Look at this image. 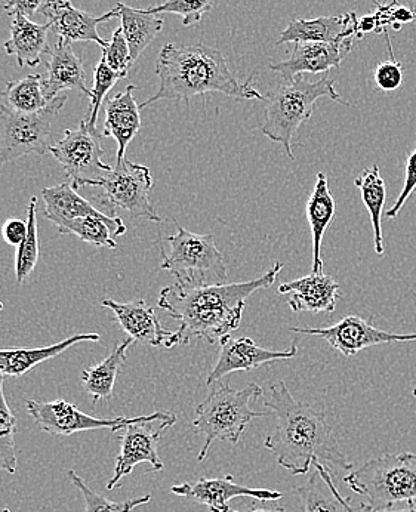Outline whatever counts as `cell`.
I'll list each match as a JSON object with an SVG mask.
<instances>
[{"label":"cell","instance_id":"1","mask_svg":"<svg viewBox=\"0 0 416 512\" xmlns=\"http://www.w3.org/2000/svg\"><path fill=\"white\" fill-rule=\"evenodd\" d=\"M264 406L276 418V428L265 437L264 447L292 476L310 473L314 462L334 470H353L350 459L340 449L335 422L328 412L298 402L283 381L271 385Z\"/></svg>","mask_w":416,"mask_h":512},{"label":"cell","instance_id":"2","mask_svg":"<svg viewBox=\"0 0 416 512\" xmlns=\"http://www.w3.org/2000/svg\"><path fill=\"white\" fill-rule=\"evenodd\" d=\"M282 268V262H274L264 276L245 283L203 288H181L175 283L162 289L157 305L180 322L184 345L189 344L191 338L217 344L239 329L249 296L271 288Z\"/></svg>","mask_w":416,"mask_h":512},{"label":"cell","instance_id":"3","mask_svg":"<svg viewBox=\"0 0 416 512\" xmlns=\"http://www.w3.org/2000/svg\"><path fill=\"white\" fill-rule=\"evenodd\" d=\"M154 72L159 77V89L146 103L140 104L141 109L162 100L189 103L191 98L211 92L236 100L265 101L264 95L252 86L254 74L240 83L228 69L223 52L203 43L183 46L168 43L160 49Z\"/></svg>","mask_w":416,"mask_h":512},{"label":"cell","instance_id":"4","mask_svg":"<svg viewBox=\"0 0 416 512\" xmlns=\"http://www.w3.org/2000/svg\"><path fill=\"white\" fill-rule=\"evenodd\" d=\"M320 98H329L335 103L350 106L335 91V80L328 73L317 82H308L303 74H300L295 77L294 82L279 86L265 97L267 104L263 134L273 143L282 144L286 156L291 160H295L292 153L295 132L311 119L314 106Z\"/></svg>","mask_w":416,"mask_h":512},{"label":"cell","instance_id":"5","mask_svg":"<svg viewBox=\"0 0 416 512\" xmlns=\"http://www.w3.org/2000/svg\"><path fill=\"white\" fill-rule=\"evenodd\" d=\"M263 396V390L257 384H248L242 390L223 384L215 388L202 403L197 406L193 427L205 437L197 461L203 462L215 440L227 441L237 446L246 427L254 419L273 415L268 412L252 410L251 403Z\"/></svg>","mask_w":416,"mask_h":512},{"label":"cell","instance_id":"6","mask_svg":"<svg viewBox=\"0 0 416 512\" xmlns=\"http://www.w3.org/2000/svg\"><path fill=\"white\" fill-rule=\"evenodd\" d=\"M344 483L372 510H393L416 499V453H385L351 470Z\"/></svg>","mask_w":416,"mask_h":512},{"label":"cell","instance_id":"7","mask_svg":"<svg viewBox=\"0 0 416 512\" xmlns=\"http://www.w3.org/2000/svg\"><path fill=\"white\" fill-rule=\"evenodd\" d=\"M169 251L160 248V268L169 271L181 288L226 285V259L212 234H196L177 224V233L166 237Z\"/></svg>","mask_w":416,"mask_h":512},{"label":"cell","instance_id":"8","mask_svg":"<svg viewBox=\"0 0 416 512\" xmlns=\"http://www.w3.org/2000/svg\"><path fill=\"white\" fill-rule=\"evenodd\" d=\"M66 95H58L38 113L23 114L0 106V166L21 157L45 156L51 143L52 122L66 106Z\"/></svg>","mask_w":416,"mask_h":512},{"label":"cell","instance_id":"9","mask_svg":"<svg viewBox=\"0 0 416 512\" xmlns=\"http://www.w3.org/2000/svg\"><path fill=\"white\" fill-rule=\"evenodd\" d=\"M86 187L101 188V203L109 206L112 211L120 209L131 218L163 221L149 199L153 178L147 166L123 159L122 162H116L109 174L100 180L89 181Z\"/></svg>","mask_w":416,"mask_h":512},{"label":"cell","instance_id":"10","mask_svg":"<svg viewBox=\"0 0 416 512\" xmlns=\"http://www.w3.org/2000/svg\"><path fill=\"white\" fill-rule=\"evenodd\" d=\"M177 416L171 412H154L149 416H138L134 422L126 425L119 433L120 452L117 455L116 467L112 480L107 483V489L113 490L119 486L123 477L129 476L137 465L147 462L153 471H162L159 441L163 431L174 427Z\"/></svg>","mask_w":416,"mask_h":512},{"label":"cell","instance_id":"11","mask_svg":"<svg viewBox=\"0 0 416 512\" xmlns=\"http://www.w3.org/2000/svg\"><path fill=\"white\" fill-rule=\"evenodd\" d=\"M103 138V132L82 120L76 129H66L63 140L49 148L76 190L112 171V166L103 162Z\"/></svg>","mask_w":416,"mask_h":512},{"label":"cell","instance_id":"12","mask_svg":"<svg viewBox=\"0 0 416 512\" xmlns=\"http://www.w3.org/2000/svg\"><path fill=\"white\" fill-rule=\"evenodd\" d=\"M27 412L40 430L52 436H73L83 431L103 430L109 428L113 433L125 428L135 421L125 416L119 418H94L79 410V407L66 400H54V402H38L27 400Z\"/></svg>","mask_w":416,"mask_h":512},{"label":"cell","instance_id":"13","mask_svg":"<svg viewBox=\"0 0 416 512\" xmlns=\"http://www.w3.org/2000/svg\"><path fill=\"white\" fill-rule=\"evenodd\" d=\"M289 330L300 333V335L319 336L345 357L356 356L360 351L379 344L416 341V333L385 332V330L374 328L366 320L357 316L344 317L337 325L329 326V328L292 326Z\"/></svg>","mask_w":416,"mask_h":512},{"label":"cell","instance_id":"14","mask_svg":"<svg viewBox=\"0 0 416 512\" xmlns=\"http://www.w3.org/2000/svg\"><path fill=\"white\" fill-rule=\"evenodd\" d=\"M220 345L221 351L217 365L206 379L208 387H211L214 382L226 378L227 375H231V373L251 372V370L263 365L294 359L298 354V347L295 344L288 350H265L248 336L233 339L230 335H227L221 339Z\"/></svg>","mask_w":416,"mask_h":512},{"label":"cell","instance_id":"15","mask_svg":"<svg viewBox=\"0 0 416 512\" xmlns=\"http://www.w3.org/2000/svg\"><path fill=\"white\" fill-rule=\"evenodd\" d=\"M101 305L113 311L120 328L134 341L143 342L152 347L165 348H174L183 344L180 330L171 332L162 328L153 308L144 299L122 304V302L104 298Z\"/></svg>","mask_w":416,"mask_h":512},{"label":"cell","instance_id":"16","mask_svg":"<svg viewBox=\"0 0 416 512\" xmlns=\"http://www.w3.org/2000/svg\"><path fill=\"white\" fill-rule=\"evenodd\" d=\"M43 17L48 18L51 30L67 43L94 42L106 48L107 42L98 35V26L120 17V11L114 6L112 11L95 17L76 8L70 0H49L42 9Z\"/></svg>","mask_w":416,"mask_h":512},{"label":"cell","instance_id":"17","mask_svg":"<svg viewBox=\"0 0 416 512\" xmlns=\"http://www.w3.org/2000/svg\"><path fill=\"white\" fill-rule=\"evenodd\" d=\"M171 492L177 496L205 505L211 512H230L228 502L234 498H252L255 501H279L282 492L267 489H251L234 483L233 476L223 478H200L196 483H183L172 486Z\"/></svg>","mask_w":416,"mask_h":512},{"label":"cell","instance_id":"18","mask_svg":"<svg viewBox=\"0 0 416 512\" xmlns=\"http://www.w3.org/2000/svg\"><path fill=\"white\" fill-rule=\"evenodd\" d=\"M353 43L354 39L344 42L294 43L291 57L271 64L270 69L279 73L286 83L294 82L295 77L304 73H328L341 66L353 49Z\"/></svg>","mask_w":416,"mask_h":512},{"label":"cell","instance_id":"19","mask_svg":"<svg viewBox=\"0 0 416 512\" xmlns=\"http://www.w3.org/2000/svg\"><path fill=\"white\" fill-rule=\"evenodd\" d=\"M359 18L356 12L335 15V17H320L316 20L289 21L288 27L280 33L277 45L283 43L308 42H344V40L360 39Z\"/></svg>","mask_w":416,"mask_h":512},{"label":"cell","instance_id":"20","mask_svg":"<svg viewBox=\"0 0 416 512\" xmlns=\"http://www.w3.org/2000/svg\"><path fill=\"white\" fill-rule=\"evenodd\" d=\"M279 295H289L288 304L294 313H334L340 295V283L326 274H308L301 279L283 283Z\"/></svg>","mask_w":416,"mask_h":512},{"label":"cell","instance_id":"21","mask_svg":"<svg viewBox=\"0 0 416 512\" xmlns=\"http://www.w3.org/2000/svg\"><path fill=\"white\" fill-rule=\"evenodd\" d=\"M72 89L91 98V89L86 86V73L82 60L73 51L70 43L58 40L46 63V77H43V91L48 101L54 100L61 91Z\"/></svg>","mask_w":416,"mask_h":512},{"label":"cell","instance_id":"22","mask_svg":"<svg viewBox=\"0 0 416 512\" xmlns=\"http://www.w3.org/2000/svg\"><path fill=\"white\" fill-rule=\"evenodd\" d=\"M135 85L126 86L125 91L119 92L107 100L106 122H104V137H112L117 143L116 162L126 159L125 154L129 143L140 132V104L134 98Z\"/></svg>","mask_w":416,"mask_h":512},{"label":"cell","instance_id":"23","mask_svg":"<svg viewBox=\"0 0 416 512\" xmlns=\"http://www.w3.org/2000/svg\"><path fill=\"white\" fill-rule=\"evenodd\" d=\"M11 37L3 43L6 54L14 55L20 67H38L48 54L51 24H36L26 15L11 14Z\"/></svg>","mask_w":416,"mask_h":512},{"label":"cell","instance_id":"24","mask_svg":"<svg viewBox=\"0 0 416 512\" xmlns=\"http://www.w3.org/2000/svg\"><path fill=\"white\" fill-rule=\"evenodd\" d=\"M98 342V333H77L72 338L64 339L58 344L48 345L40 348H11V350H0V375L20 378L29 373L33 367L39 366L46 360L60 356L64 351L69 350L79 342Z\"/></svg>","mask_w":416,"mask_h":512},{"label":"cell","instance_id":"25","mask_svg":"<svg viewBox=\"0 0 416 512\" xmlns=\"http://www.w3.org/2000/svg\"><path fill=\"white\" fill-rule=\"evenodd\" d=\"M307 221L310 224L311 236H313V271L311 273H323L322 243L331 222L334 221L337 205L329 190L328 177L325 172H319L316 177V185L308 197Z\"/></svg>","mask_w":416,"mask_h":512},{"label":"cell","instance_id":"26","mask_svg":"<svg viewBox=\"0 0 416 512\" xmlns=\"http://www.w3.org/2000/svg\"><path fill=\"white\" fill-rule=\"evenodd\" d=\"M313 467L307 483L297 489L303 512H348L347 499L335 486L332 471L320 462H314Z\"/></svg>","mask_w":416,"mask_h":512},{"label":"cell","instance_id":"27","mask_svg":"<svg viewBox=\"0 0 416 512\" xmlns=\"http://www.w3.org/2000/svg\"><path fill=\"white\" fill-rule=\"evenodd\" d=\"M43 215L57 225L58 230L67 222L82 217H101L104 212L95 208L88 200L83 199L72 183L54 185L42 190Z\"/></svg>","mask_w":416,"mask_h":512},{"label":"cell","instance_id":"28","mask_svg":"<svg viewBox=\"0 0 416 512\" xmlns=\"http://www.w3.org/2000/svg\"><path fill=\"white\" fill-rule=\"evenodd\" d=\"M122 18V30L131 49L132 64L146 51L147 46L153 43L157 35L162 32L163 18L159 15L149 14L144 9H135L125 3H117Z\"/></svg>","mask_w":416,"mask_h":512},{"label":"cell","instance_id":"29","mask_svg":"<svg viewBox=\"0 0 416 512\" xmlns=\"http://www.w3.org/2000/svg\"><path fill=\"white\" fill-rule=\"evenodd\" d=\"M354 185L359 188L363 205L368 209L369 218L374 230L375 254L384 255V234H382V214H384L385 199H387V188L381 177V169L378 165L365 169L359 177L354 180Z\"/></svg>","mask_w":416,"mask_h":512},{"label":"cell","instance_id":"30","mask_svg":"<svg viewBox=\"0 0 416 512\" xmlns=\"http://www.w3.org/2000/svg\"><path fill=\"white\" fill-rule=\"evenodd\" d=\"M132 342L134 339H126L122 344L116 345L113 353L103 362L83 370L82 382L85 384L86 393L94 399V403L97 400L112 399L120 366L126 362V351L129 350Z\"/></svg>","mask_w":416,"mask_h":512},{"label":"cell","instance_id":"31","mask_svg":"<svg viewBox=\"0 0 416 512\" xmlns=\"http://www.w3.org/2000/svg\"><path fill=\"white\" fill-rule=\"evenodd\" d=\"M61 234H75L83 242L97 248L116 249L114 236H123L126 233V225L122 218L112 217V215H101V217H82L67 222L63 228H60Z\"/></svg>","mask_w":416,"mask_h":512},{"label":"cell","instance_id":"32","mask_svg":"<svg viewBox=\"0 0 416 512\" xmlns=\"http://www.w3.org/2000/svg\"><path fill=\"white\" fill-rule=\"evenodd\" d=\"M2 100L6 109L23 114L38 113L51 103L43 91L42 74H29L20 80H9L2 92Z\"/></svg>","mask_w":416,"mask_h":512},{"label":"cell","instance_id":"33","mask_svg":"<svg viewBox=\"0 0 416 512\" xmlns=\"http://www.w3.org/2000/svg\"><path fill=\"white\" fill-rule=\"evenodd\" d=\"M36 208H38V199L32 197L27 211V236L20 246H18L17 259H15V276L17 282H26L27 277L33 273L39 261V236L38 220H36Z\"/></svg>","mask_w":416,"mask_h":512},{"label":"cell","instance_id":"34","mask_svg":"<svg viewBox=\"0 0 416 512\" xmlns=\"http://www.w3.org/2000/svg\"><path fill=\"white\" fill-rule=\"evenodd\" d=\"M3 378L5 376L0 375V471L15 474L17 471V453H15L17 418L6 403Z\"/></svg>","mask_w":416,"mask_h":512},{"label":"cell","instance_id":"35","mask_svg":"<svg viewBox=\"0 0 416 512\" xmlns=\"http://www.w3.org/2000/svg\"><path fill=\"white\" fill-rule=\"evenodd\" d=\"M69 477L73 486L82 493L83 499H85V512H132L135 508L147 505L152 501V495H144L123 502L110 501L100 493L94 492L82 477L77 476L75 471L70 470Z\"/></svg>","mask_w":416,"mask_h":512},{"label":"cell","instance_id":"36","mask_svg":"<svg viewBox=\"0 0 416 512\" xmlns=\"http://www.w3.org/2000/svg\"><path fill=\"white\" fill-rule=\"evenodd\" d=\"M217 0H166L162 5L144 9L149 14H177L183 18V26L200 23L208 12L212 11Z\"/></svg>","mask_w":416,"mask_h":512},{"label":"cell","instance_id":"37","mask_svg":"<svg viewBox=\"0 0 416 512\" xmlns=\"http://www.w3.org/2000/svg\"><path fill=\"white\" fill-rule=\"evenodd\" d=\"M123 79L125 77L122 74L114 72L112 67L107 66L106 61L101 58L100 63H98L94 70V86H92L91 98H89L91 100V109H89L88 117L85 119L88 126L97 128L98 113H100L104 98L112 91L113 86Z\"/></svg>","mask_w":416,"mask_h":512},{"label":"cell","instance_id":"38","mask_svg":"<svg viewBox=\"0 0 416 512\" xmlns=\"http://www.w3.org/2000/svg\"><path fill=\"white\" fill-rule=\"evenodd\" d=\"M103 60L114 72L122 74L125 79L128 77L129 69L132 67L131 49L122 27L114 30L112 39L107 42L106 48H103Z\"/></svg>","mask_w":416,"mask_h":512},{"label":"cell","instance_id":"39","mask_svg":"<svg viewBox=\"0 0 416 512\" xmlns=\"http://www.w3.org/2000/svg\"><path fill=\"white\" fill-rule=\"evenodd\" d=\"M385 39H387L388 54L390 55H388V60L379 64L375 70L374 80L381 91L393 92L402 86L403 66L394 58L393 46H391V39L387 32H385Z\"/></svg>","mask_w":416,"mask_h":512},{"label":"cell","instance_id":"40","mask_svg":"<svg viewBox=\"0 0 416 512\" xmlns=\"http://www.w3.org/2000/svg\"><path fill=\"white\" fill-rule=\"evenodd\" d=\"M416 190V147L415 150L409 154L408 162H406L405 169V183H403L402 193L397 197L396 203L391 206L387 211V217L394 220L397 215L402 211L405 203L408 202L409 197L415 193Z\"/></svg>","mask_w":416,"mask_h":512},{"label":"cell","instance_id":"41","mask_svg":"<svg viewBox=\"0 0 416 512\" xmlns=\"http://www.w3.org/2000/svg\"><path fill=\"white\" fill-rule=\"evenodd\" d=\"M2 236L6 243L12 246H20L27 236V221L14 218L3 224Z\"/></svg>","mask_w":416,"mask_h":512},{"label":"cell","instance_id":"42","mask_svg":"<svg viewBox=\"0 0 416 512\" xmlns=\"http://www.w3.org/2000/svg\"><path fill=\"white\" fill-rule=\"evenodd\" d=\"M49 0H9L8 3L2 6L9 15L18 14L26 15V17H32L36 12H39L43 6L48 3Z\"/></svg>","mask_w":416,"mask_h":512},{"label":"cell","instance_id":"43","mask_svg":"<svg viewBox=\"0 0 416 512\" xmlns=\"http://www.w3.org/2000/svg\"><path fill=\"white\" fill-rule=\"evenodd\" d=\"M359 512H416V499L415 501L409 502V504L402 505V507L393 508V510H372L369 505L360 504Z\"/></svg>","mask_w":416,"mask_h":512},{"label":"cell","instance_id":"44","mask_svg":"<svg viewBox=\"0 0 416 512\" xmlns=\"http://www.w3.org/2000/svg\"><path fill=\"white\" fill-rule=\"evenodd\" d=\"M240 512V511H233ZM246 512H286L285 508L277 507V505H270V507H252Z\"/></svg>","mask_w":416,"mask_h":512},{"label":"cell","instance_id":"45","mask_svg":"<svg viewBox=\"0 0 416 512\" xmlns=\"http://www.w3.org/2000/svg\"><path fill=\"white\" fill-rule=\"evenodd\" d=\"M347 508L348 512H359L356 510V508H353V505H350V499H347Z\"/></svg>","mask_w":416,"mask_h":512},{"label":"cell","instance_id":"46","mask_svg":"<svg viewBox=\"0 0 416 512\" xmlns=\"http://www.w3.org/2000/svg\"><path fill=\"white\" fill-rule=\"evenodd\" d=\"M0 2H2V6L5 5V3H8L9 0H0Z\"/></svg>","mask_w":416,"mask_h":512},{"label":"cell","instance_id":"47","mask_svg":"<svg viewBox=\"0 0 416 512\" xmlns=\"http://www.w3.org/2000/svg\"><path fill=\"white\" fill-rule=\"evenodd\" d=\"M412 9H414L415 15H416V0L414 2V6H412Z\"/></svg>","mask_w":416,"mask_h":512},{"label":"cell","instance_id":"48","mask_svg":"<svg viewBox=\"0 0 416 512\" xmlns=\"http://www.w3.org/2000/svg\"><path fill=\"white\" fill-rule=\"evenodd\" d=\"M412 396H414V397H415V399H416V388H415V390H414V391H412Z\"/></svg>","mask_w":416,"mask_h":512},{"label":"cell","instance_id":"49","mask_svg":"<svg viewBox=\"0 0 416 512\" xmlns=\"http://www.w3.org/2000/svg\"><path fill=\"white\" fill-rule=\"evenodd\" d=\"M2 512H11V510H9V508H5Z\"/></svg>","mask_w":416,"mask_h":512},{"label":"cell","instance_id":"50","mask_svg":"<svg viewBox=\"0 0 416 512\" xmlns=\"http://www.w3.org/2000/svg\"><path fill=\"white\" fill-rule=\"evenodd\" d=\"M2 310H3V304H2V302H0V311H2Z\"/></svg>","mask_w":416,"mask_h":512}]
</instances>
